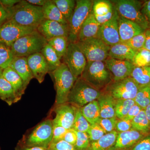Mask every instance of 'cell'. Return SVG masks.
<instances>
[{"label": "cell", "instance_id": "obj_1", "mask_svg": "<svg viewBox=\"0 0 150 150\" xmlns=\"http://www.w3.org/2000/svg\"><path fill=\"white\" fill-rule=\"evenodd\" d=\"M9 11L10 19L22 26L37 28L44 19L42 7L33 5L26 1H21Z\"/></svg>", "mask_w": 150, "mask_h": 150}, {"label": "cell", "instance_id": "obj_2", "mask_svg": "<svg viewBox=\"0 0 150 150\" xmlns=\"http://www.w3.org/2000/svg\"><path fill=\"white\" fill-rule=\"evenodd\" d=\"M50 74L56 88V105L68 102L69 94L76 79L64 63Z\"/></svg>", "mask_w": 150, "mask_h": 150}, {"label": "cell", "instance_id": "obj_3", "mask_svg": "<svg viewBox=\"0 0 150 150\" xmlns=\"http://www.w3.org/2000/svg\"><path fill=\"white\" fill-rule=\"evenodd\" d=\"M80 77L99 91L109 85L113 79L104 62H87Z\"/></svg>", "mask_w": 150, "mask_h": 150}, {"label": "cell", "instance_id": "obj_4", "mask_svg": "<svg viewBox=\"0 0 150 150\" xmlns=\"http://www.w3.org/2000/svg\"><path fill=\"white\" fill-rule=\"evenodd\" d=\"M47 43V40L36 30L20 38L11 48L14 57L27 58L33 54L41 53Z\"/></svg>", "mask_w": 150, "mask_h": 150}, {"label": "cell", "instance_id": "obj_5", "mask_svg": "<svg viewBox=\"0 0 150 150\" xmlns=\"http://www.w3.org/2000/svg\"><path fill=\"white\" fill-rule=\"evenodd\" d=\"M120 16L137 23L144 30L150 28L149 24L142 13L143 3L137 0L111 1Z\"/></svg>", "mask_w": 150, "mask_h": 150}, {"label": "cell", "instance_id": "obj_6", "mask_svg": "<svg viewBox=\"0 0 150 150\" xmlns=\"http://www.w3.org/2000/svg\"><path fill=\"white\" fill-rule=\"evenodd\" d=\"M101 95L96 89L80 77L75 81L68 97V103L81 108L96 100Z\"/></svg>", "mask_w": 150, "mask_h": 150}, {"label": "cell", "instance_id": "obj_7", "mask_svg": "<svg viewBox=\"0 0 150 150\" xmlns=\"http://www.w3.org/2000/svg\"><path fill=\"white\" fill-rule=\"evenodd\" d=\"M93 1L77 0L74 11L69 23V43H76L83 24L92 9Z\"/></svg>", "mask_w": 150, "mask_h": 150}, {"label": "cell", "instance_id": "obj_8", "mask_svg": "<svg viewBox=\"0 0 150 150\" xmlns=\"http://www.w3.org/2000/svg\"><path fill=\"white\" fill-rule=\"evenodd\" d=\"M76 43L87 62H105L108 57L110 46L98 38L78 40Z\"/></svg>", "mask_w": 150, "mask_h": 150}, {"label": "cell", "instance_id": "obj_9", "mask_svg": "<svg viewBox=\"0 0 150 150\" xmlns=\"http://www.w3.org/2000/svg\"><path fill=\"white\" fill-rule=\"evenodd\" d=\"M52 120L48 119L41 122L24 140L22 145L27 147L48 148L53 139Z\"/></svg>", "mask_w": 150, "mask_h": 150}, {"label": "cell", "instance_id": "obj_10", "mask_svg": "<svg viewBox=\"0 0 150 150\" xmlns=\"http://www.w3.org/2000/svg\"><path fill=\"white\" fill-rule=\"evenodd\" d=\"M62 60L76 79L81 77L87 63L85 56L76 42L69 43Z\"/></svg>", "mask_w": 150, "mask_h": 150}, {"label": "cell", "instance_id": "obj_11", "mask_svg": "<svg viewBox=\"0 0 150 150\" xmlns=\"http://www.w3.org/2000/svg\"><path fill=\"white\" fill-rule=\"evenodd\" d=\"M108 92L115 100L135 99L140 86L131 77L108 85Z\"/></svg>", "mask_w": 150, "mask_h": 150}, {"label": "cell", "instance_id": "obj_12", "mask_svg": "<svg viewBox=\"0 0 150 150\" xmlns=\"http://www.w3.org/2000/svg\"><path fill=\"white\" fill-rule=\"evenodd\" d=\"M37 30V28L22 26L10 19L0 27V40L11 46L17 40Z\"/></svg>", "mask_w": 150, "mask_h": 150}, {"label": "cell", "instance_id": "obj_13", "mask_svg": "<svg viewBox=\"0 0 150 150\" xmlns=\"http://www.w3.org/2000/svg\"><path fill=\"white\" fill-rule=\"evenodd\" d=\"M119 15L115 9L112 18L100 25L97 38L109 46L121 42L118 31Z\"/></svg>", "mask_w": 150, "mask_h": 150}, {"label": "cell", "instance_id": "obj_14", "mask_svg": "<svg viewBox=\"0 0 150 150\" xmlns=\"http://www.w3.org/2000/svg\"><path fill=\"white\" fill-rule=\"evenodd\" d=\"M54 109L56 116L52 120L53 125L62 126L67 130L72 129L77 107L67 102L56 105Z\"/></svg>", "mask_w": 150, "mask_h": 150}, {"label": "cell", "instance_id": "obj_15", "mask_svg": "<svg viewBox=\"0 0 150 150\" xmlns=\"http://www.w3.org/2000/svg\"><path fill=\"white\" fill-rule=\"evenodd\" d=\"M37 30L47 41L60 36L68 38L69 25H63L58 22L44 19L37 28Z\"/></svg>", "mask_w": 150, "mask_h": 150}, {"label": "cell", "instance_id": "obj_16", "mask_svg": "<svg viewBox=\"0 0 150 150\" xmlns=\"http://www.w3.org/2000/svg\"><path fill=\"white\" fill-rule=\"evenodd\" d=\"M104 62L111 73L114 81L130 77L135 67L131 61H122L109 57Z\"/></svg>", "mask_w": 150, "mask_h": 150}, {"label": "cell", "instance_id": "obj_17", "mask_svg": "<svg viewBox=\"0 0 150 150\" xmlns=\"http://www.w3.org/2000/svg\"><path fill=\"white\" fill-rule=\"evenodd\" d=\"M146 135L132 129L118 133L115 144L108 150H131Z\"/></svg>", "mask_w": 150, "mask_h": 150}, {"label": "cell", "instance_id": "obj_18", "mask_svg": "<svg viewBox=\"0 0 150 150\" xmlns=\"http://www.w3.org/2000/svg\"><path fill=\"white\" fill-rule=\"evenodd\" d=\"M28 65L33 78L41 83L48 72V67L45 58L41 53L33 54L27 57Z\"/></svg>", "mask_w": 150, "mask_h": 150}, {"label": "cell", "instance_id": "obj_19", "mask_svg": "<svg viewBox=\"0 0 150 150\" xmlns=\"http://www.w3.org/2000/svg\"><path fill=\"white\" fill-rule=\"evenodd\" d=\"M92 11L95 18L101 25L112 18L115 8L111 1L96 0L93 1Z\"/></svg>", "mask_w": 150, "mask_h": 150}, {"label": "cell", "instance_id": "obj_20", "mask_svg": "<svg viewBox=\"0 0 150 150\" xmlns=\"http://www.w3.org/2000/svg\"><path fill=\"white\" fill-rule=\"evenodd\" d=\"M118 31L121 42L124 43L134 36L144 32L145 30L135 23L119 16Z\"/></svg>", "mask_w": 150, "mask_h": 150}, {"label": "cell", "instance_id": "obj_21", "mask_svg": "<svg viewBox=\"0 0 150 150\" xmlns=\"http://www.w3.org/2000/svg\"><path fill=\"white\" fill-rule=\"evenodd\" d=\"M2 75L12 86L17 100L18 101L24 94L27 86L19 75L11 67H8L3 69Z\"/></svg>", "mask_w": 150, "mask_h": 150}, {"label": "cell", "instance_id": "obj_22", "mask_svg": "<svg viewBox=\"0 0 150 150\" xmlns=\"http://www.w3.org/2000/svg\"><path fill=\"white\" fill-rule=\"evenodd\" d=\"M9 67L19 75L27 87L30 81L34 78L30 69L27 57H14Z\"/></svg>", "mask_w": 150, "mask_h": 150}, {"label": "cell", "instance_id": "obj_23", "mask_svg": "<svg viewBox=\"0 0 150 150\" xmlns=\"http://www.w3.org/2000/svg\"><path fill=\"white\" fill-rule=\"evenodd\" d=\"M100 25L95 18L92 11L84 21L78 36V40L97 38Z\"/></svg>", "mask_w": 150, "mask_h": 150}, {"label": "cell", "instance_id": "obj_24", "mask_svg": "<svg viewBox=\"0 0 150 150\" xmlns=\"http://www.w3.org/2000/svg\"><path fill=\"white\" fill-rule=\"evenodd\" d=\"M137 51L126 43H120L110 46L108 57L122 61H132Z\"/></svg>", "mask_w": 150, "mask_h": 150}, {"label": "cell", "instance_id": "obj_25", "mask_svg": "<svg viewBox=\"0 0 150 150\" xmlns=\"http://www.w3.org/2000/svg\"><path fill=\"white\" fill-rule=\"evenodd\" d=\"M100 110V118H108L115 117V100L108 93L101 94L98 99Z\"/></svg>", "mask_w": 150, "mask_h": 150}, {"label": "cell", "instance_id": "obj_26", "mask_svg": "<svg viewBox=\"0 0 150 150\" xmlns=\"http://www.w3.org/2000/svg\"><path fill=\"white\" fill-rule=\"evenodd\" d=\"M42 11L45 19L58 22L63 25H69L53 0H46L42 7Z\"/></svg>", "mask_w": 150, "mask_h": 150}, {"label": "cell", "instance_id": "obj_27", "mask_svg": "<svg viewBox=\"0 0 150 150\" xmlns=\"http://www.w3.org/2000/svg\"><path fill=\"white\" fill-rule=\"evenodd\" d=\"M118 135L115 130L106 133L99 139L91 142L87 150H108L115 144Z\"/></svg>", "mask_w": 150, "mask_h": 150}, {"label": "cell", "instance_id": "obj_28", "mask_svg": "<svg viewBox=\"0 0 150 150\" xmlns=\"http://www.w3.org/2000/svg\"><path fill=\"white\" fill-rule=\"evenodd\" d=\"M81 108L83 115L91 125L98 123L100 116L98 100H94Z\"/></svg>", "mask_w": 150, "mask_h": 150}, {"label": "cell", "instance_id": "obj_29", "mask_svg": "<svg viewBox=\"0 0 150 150\" xmlns=\"http://www.w3.org/2000/svg\"><path fill=\"white\" fill-rule=\"evenodd\" d=\"M0 98L9 105L18 102L12 86L2 75L0 76Z\"/></svg>", "mask_w": 150, "mask_h": 150}, {"label": "cell", "instance_id": "obj_30", "mask_svg": "<svg viewBox=\"0 0 150 150\" xmlns=\"http://www.w3.org/2000/svg\"><path fill=\"white\" fill-rule=\"evenodd\" d=\"M41 53L47 62L49 74L59 68L62 64V62L57 56L54 49L48 43L43 47Z\"/></svg>", "mask_w": 150, "mask_h": 150}, {"label": "cell", "instance_id": "obj_31", "mask_svg": "<svg viewBox=\"0 0 150 150\" xmlns=\"http://www.w3.org/2000/svg\"><path fill=\"white\" fill-rule=\"evenodd\" d=\"M130 77L140 87L150 85V66L135 67Z\"/></svg>", "mask_w": 150, "mask_h": 150}, {"label": "cell", "instance_id": "obj_32", "mask_svg": "<svg viewBox=\"0 0 150 150\" xmlns=\"http://www.w3.org/2000/svg\"><path fill=\"white\" fill-rule=\"evenodd\" d=\"M47 42L54 49L59 59L62 61L66 54L69 45L68 38L64 36L54 38Z\"/></svg>", "mask_w": 150, "mask_h": 150}, {"label": "cell", "instance_id": "obj_33", "mask_svg": "<svg viewBox=\"0 0 150 150\" xmlns=\"http://www.w3.org/2000/svg\"><path fill=\"white\" fill-rule=\"evenodd\" d=\"M63 16L69 23L74 11L76 1L74 0H53Z\"/></svg>", "mask_w": 150, "mask_h": 150}, {"label": "cell", "instance_id": "obj_34", "mask_svg": "<svg viewBox=\"0 0 150 150\" xmlns=\"http://www.w3.org/2000/svg\"><path fill=\"white\" fill-rule=\"evenodd\" d=\"M132 129L146 134L150 132V123L144 110H141L139 114L131 121Z\"/></svg>", "mask_w": 150, "mask_h": 150}, {"label": "cell", "instance_id": "obj_35", "mask_svg": "<svg viewBox=\"0 0 150 150\" xmlns=\"http://www.w3.org/2000/svg\"><path fill=\"white\" fill-rule=\"evenodd\" d=\"M135 104V101L133 99L115 100V117L119 119L125 118L131 108Z\"/></svg>", "mask_w": 150, "mask_h": 150}, {"label": "cell", "instance_id": "obj_36", "mask_svg": "<svg viewBox=\"0 0 150 150\" xmlns=\"http://www.w3.org/2000/svg\"><path fill=\"white\" fill-rule=\"evenodd\" d=\"M14 57L11 46L0 40V68L4 69L9 67Z\"/></svg>", "mask_w": 150, "mask_h": 150}, {"label": "cell", "instance_id": "obj_37", "mask_svg": "<svg viewBox=\"0 0 150 150\" xmlns=\"http://www.w3.org/2000/svg\"><path fill=\"white\" fill-rule=\"evenodd\" d=\"M134 100L136 104L144 110L150 104V85L140 87Z\"/></svg>", "mask_w": 150, "mask_h": 150}, {"label": "cell", "instance_id": "obj_38", "mask_svg": "<svg viewBox=\"0 0 150 150\" xmlns=\"http://www.w3.org/2000/svg\"><path fill=\"white\" fill-rule=\"evenodd\" d=\"M91 125L83 115L81 108L77 107L72 129L76 131L87 133Z\"/></svg>", "mask_w": 150, "mask_h": 150}, {"label": "cell", "instance_id": "obj_39", "mask_svg": "<svg viewBox=\"0 0 150 150\" xmlns=\"http://www.w3.org/2000/svg\"><path fill=\"white\" fill-rule=\"evenodd\" d=\"M131 62L135 67L150 66V51L143 48L137 51Z\"/></svg>", "mask_w": 150, "mask_h": 150}, {"label": "cell", "instance_id": "obj_40", "mask_svg": "<svg viewBox=\"0 0 150 150\" xmlns=\"http://www.w3.org/2000/svg\"><path fill=\"white\" fill-rule=\"evenodd\" d=\"M146 36L144 32L136 35L131 39L124 42L134 51H137L144 47Z\"/></svg>", "mask_w": 150, "mask_h": 150}, {"label": "cell", "instance_id": "obj_41", "mask_svg": "<svg viewBox=\"0 0 150 150\" xmlns=\"http://www.w3.org/2000/svg\"><path fill=\"white\" fill-rule=\"evenodd\" d=\"M87 133L90 142L97 141L106 134L104 129L98 123L91 125Z\"/></svg>", "mask_w": 150, "mask_h": 150}, {"label": "cell", "instance_id": "obj_42", "mask_svg": "<svg viewBox=\"0 0 150 150\" xmlns=\"http://www.w3.org/2000/svg\"><path fill=\"white\" fill-rule=\"evenodd\" d=\"M77 140L74 147L76 150H87L90 144L87 133L76 131Z\"/></svg>", "mask_w": 150, "mask_h": 150}, {"label": "cell", "instance_id": "obj_43", "mask_svg": "<svg viewBox=\"0 0 150 150\" xmlns=\"http://www.w3.org/2000/svg\"><path fill=\"white\" fill-rule=\"evenodd\" d=\"M118 119L116 117L108 118H100L98 124L104 129L106 133L114 131Z\"/></svg>", "mask_w": 150, "mask_h": 150}, {"label": "cell", "instance_id": "obj_44", "mask_svg": "<svg viewBox=\"0 0 150 150\" xmlns=\"http://www.w3.org/2000/svg\"><path fill=\"white\" fill-rule=\"evenodd\" d=\"M68 131L64 127L58 125H53V139L51 143H55L63 140Z\"/></svg>", "mask_w": 150, "mask_h": 150}, {"label": "cell", "instance_id": "obj_45", "mask_svg": "<svg viewBox=\"0 0 150 150\" xmlns=\"http://www.w3.org/2000/svg\"><path fill=\"white\" fill-rule=\"evenodd\" d=\"M47 150H76L73 145L62 140L55 143H51Z\"/></svg>", "mask_w": 150, "mask_h": 150}, {"label": "cell", "instance_id": "obj_46", "mask_svg": "<svg viewBox=\"0 0 150 150\" xmlns=\"http://www.w3.org/2000/svg\"><path fill=\"white\" fill-rule=\"evenodd\" d=\"M131 150H150V132L146 134Z\"/></svg>", "mask_w": 150, "mask_h": 150}, {"label": "cell", "instance_id": "obj_47", "mask_svg": "<svg viewBox=\"0 0 150 150\" xmlns=\"http://www.w3.org/2000/svg\"><path fill=\"white\" fill-rule=\"evenodd\" d=\"M131 129V121L127 120L125 118L118 120L115 128L117 131L120 133L129 131Z\"/></svg>", "mask_w": 150, "mask_h": 150}, {"label": "cell", "instance_id": "obj_48", "mask_svg": "<svg viewBox=\"0 0 150 150\" xmlns=\"http://www.w3.org/2000/svg\"><path fill=\"white\" fill-rule=\"evenodd\" d=\"M77 140L76 132L73 129L68 130L63 140L74 146Z\"/></svg>", "mask_w": 150, "mask_h": 150}, {"label": "cell", "instance_id": "obj_49", "mask_svg": "<svg viewBox=\"0 0 150 150\" xmlns=\"http://www.w3.org/2000/svg\"><path fill=\"white\" fill-rule=\"evenodd\" d=\"M10 18L9 10L0 3V27Z\"/></svg>", "mask_w": 150, "mask_h": 150}, {"label": "cell", "instance_id": "obj_50", "mask_svg": "<svg viewBox=\"0 0 150 150\" xmlns=\"http://www.w3.org/2000/svg\"><path fill=\"white\" fill-rule=\"evenodd\" d=\"M142 110L143 109H142V108L135 103L131 108L127 115L124 118H126L127 120L132 121L136 116H137L141 110Z\"/></svg>", "mask_w": 150, "mask_h": 150}, {"label": "cell", "instance_id": "obj_51", "mask_svg": "<svg viewBox=\"0 0 150 150\" xmlns=\"http://www.w3.org/2000/svg\"><path fill=\"white\" fill-rule=\"evenodd\" d=\"M142 12L149 22L150 28V0L143 3Z\"/></svg>", "mask_w": 150, "mask_h": 150}, {"label": "cell", "instance_id": "obj_52", "mask_svg": "<svg viewBox=\"0 0 150 150\" xmlns=\"http://www.w3.org/2000/svg\"><path fill=\"white\" fill-rule=\"evenodd\" d=\"M20 1L19 0H0V3L5 8L9 10Z\"/></svg>", "mask_w": 150, "mask_h": 150}, {"label": "cell", "instance_id": "obj_53", "mask_svg": "<svg viewBox=\"0 0 150 150\" xmlns=\"http://www.w3.org/2000/svg\"><path fill=\"white\" fill-rule=\"evenodd\" d=\"M48 148L41 147H27L19 144L15 150H47Z\"/></svg>", "mask_w": 150, "mask_h": 150}, {"label": "cell", "instance_id": "obj_54", "mask_svg": "<svg viewBox=\"0 0 150 150\" xmlns=\"http://www.w3.org/2000/svg\"><path fill=\"white\" fill-rule=\"evenodd\" d=\"M146 40L144 48L150 51V28L145 30Z\"/></svg>", "mask_w": 150, "mask_h": 150}, {"label": "cell", "instance_id": "obj_55", "mask_svg": "<svg viewBox=\"0 0 150 150\" xmlns=\"http://www.w3.org/2000/svg\"><path fill=\"white\" fill-rule=\"evenodd\" d=\"M26 1L33 5L42 7L46 3V0H27Z\"/></svg>", "mask_w": 150, "mask_h": 150}, {"label": "cell", "instance_id": "obj_56", "mask_svg": "<svg viewBox=\"0 0 150 150\" xmlns=\"http://www.w3.org/2000/svg\"><path fill=\"white\" fill-rule=\"evenodd\" d=\"M144 110L147 118L150 123V104L145 108Z\"/></svg>", "mask_w": 150, "mask_h": 150}, {"label": "cell", "instance_id": "obj_57", "mask_svg": "<svg viewBox=\"0 0 150 150\" xmlns=\"http://www.w3.org/2000/svg\"><path fill=\"white\" fill-rule=\"evenodd\" d=\"M3 71V69L0 68V76H1V75H2Z\"/></svg>", "mask_w": 150, "mask_h": 150}, {"label": "cell", "instance_id": "obj_58", "mask_svg": "<svg viewBox=\"0 0 150 150\" xmlns=\"http://www.w3.org/2000/svg\"></svg>", "mask_w": 150, "mask_h": 150}]
</instances>
